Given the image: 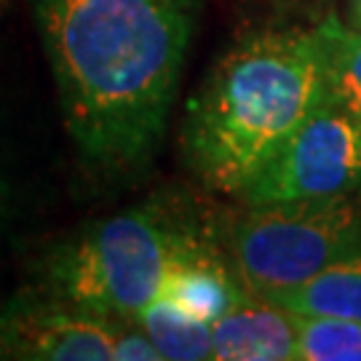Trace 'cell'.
Wrapping results in <instances>:
<instances>
[{
    "label": "cell",
    "mask_w": 361,
    "mask_h": 361,
    "mask_svg": "<svg viewBox=\"0 0 361 361\" xmlns=\"http://www.w3.org/2000/svg\"><path fill=\"white\" fill-rule=\"evenodd\" d=\"M212 359L289 361L297 359L295 313L249 295L212 324Z\"/></svg>",
    "instance_id": "7"
},
{
    "label": "cell",
    "mask_w": 361,
    "mask_h": 361,
    "mask_svg": "<svg viewBox=\"0 0 361 361\" xmlns=\"http://www.w3.org/2000/svg\"><path fill=\"white\" fill-rule=\"evenodd\" d=\"M326 99L313 30H268L219 59L185 107L182 153L209 188L244 193Z\"/></svg>",
    "instance_id": "2"
},
{
    "label": "cell",
    "mask_w": 361,
    "mask_h": 361,
    "mask_svg": "<svg viewBox=\"0 0 361 361\" xmlns=\"http://www.w3.org/2000/svg\"><path fill=\"white\" fill-rule=\"evenodd\" d=\"M295 326L300 361H361V322L295 313Z\"/></svg>",
    "instance_id": "12"
},
{
    "label": "cell",
    "mask_w": 361,
    "mask_h": 361,
    "mask_svg": "<svg viewBox=\"0 0 361 361\" xmlns=\"http://www.w3.org/2000/svg\"><path fill=\"white\" fill-rule=\"evenodd\" d=\"M67 131L89 164L123 171L161 142L195 0H35Z\"/></svg>",
    "instance_id": "1"
},
{
    "label": "cell",
    "mask_w": 361,
    "mask_h": 361,
    "mask_svg": "<svg viewBox=\"0 0 361 361\" xmlns=\"http://www.w3.org/2000/svg\"><path fill=\"white\" fill-rule=\"evenodd\" d=\"M276 11L284 13H297V16H310L316 19V25L322 22L324 16H329V6L335 0H268Z\"/></svg>",
    "instance_id": "13"
},
{
    "label": "cell",
    "mask_w": 361,
    "mask_h": 361,
    "mask_svg": "<svg viewBox=\"0 0 361 361\" xmlns=\"http://www.w3.org/2000/svg\"><path fill=\"white\" fill-rule=\"evenodd\" d=\"M348 19H350V25L359 27V30H361V0H350Z\"/></svg>",
    "instance_id": "14"
},
{
    "label": "cell",
    "mask_w": 361,
    "mask_h": 361,
    "mask_svg": "<svg viewBox=\"0 0 361 361\" xmlns=\"http://www.w3.org/2000/svg\"><path fill=\"white\" fill-rule=\"evenodd\" d=\"M271 302L300 316H335L361 322V252L337 259L302 286L271 297Z\"/></svg>",
    "instance_id": "9"
},
{
    "label": "cell",
    "mask_w": 361,
    "mask_h": 361,
    "mask_svg": "<svg viewBox=\"0 0 361 361\" xmlns=\"http://www.w3.org/2000/svg\"><path fill=\"white\" fill-rule=\"evenodd\" d=\"M326 83V99L361 121V30L343 25L335 13L313 27Z\"/></svg>",
    "instance_id": "10"
},
{
    "label": "cell",
    "mask_w": 361,
    "mask_h": 361,
    "mask_svg": "<svg viewBox=\"0 0 361 361\" xmlns=\"http://www.w3.org/2000/svg\"><path fill=\"white\" fill-rule=\"evenodd\" d=\"M241 195L249 207L361 198V121L324 99Z\"/></svg>",
    "instance_id": "5"
},
{
    "label": "cell",
    "mask_w": 361,
    "mask_h": 361,
    "mask_svg": "<svg viewBox=\"0 0 361 361\" xmlns=\"http://www.w3.org/2000/svg\"><path fill=\"white\" fill-rule=\"evenodd\" d=\"M246 295L249 289L241 284L235 268L231 271L228 265H222L217 255H212L207 246L188 235L169 265L158 297L190 313L193 319L214 324Z\"/></svg>",
    "instance_id": "8"
},
{
    "label": "cell",
    "mask_w": 361,
    "mask_h": 361,
    "mask_svg": "<svg viewBox=\"0 0 361 361\" xmlns=\"http://www.w3.org/2000/svg\"><path fill=\"white\" fill-rule=\"evenodd\" d=\"M161 353V361H201L212 359V324L193 319L166 300H153L137 316Z\"/></svg>",
    "instance_id": "11"
},
{
    "label": "cell",
    "mask_w": 361,
    "mask_h": 361,
    "mask_svg": "<svg viewBox=\"0 0 361 361\" xmlns=\"http://www.w3.org/2000/svg\"><path fill=\"white\" fill-rule=\"evenodd\" d=\"M118 322L51 295L19 297L0 310V348L19 359L116 361Z\"/></svg>",
    "instance_id": "6"
},
{
    "label": "cell",
    "mask_w": 361,
    "mask_h": 361,
    "mask_svg": "<svg viewBox=\"0 0 361 361\" xmlns=\"http://www.w3.org/2000/svg\"><path fill=\"white\" fill-rule=\"evenodd\" d=\"M185 238L147 207L94 222L51 255L46 295L104 319H137L158 300Z\"/></svg>",
    "instance_id": "3"
},
{
    "label": "cell",
    "mask_w": 361,
    "mask_h": 361,
    "mask_svg": "<svg viewBox=\"0 0 361 361\" xmlns=\"http://www.w3.org/2000/svg\"><path fill=\"white\" fill-rule=\"evenodd\" d=\"M241 284L271 300L361 252V198L249 207L231 233Z\"/></svg>",
    "instance_id": "4"
}]
</instances>
